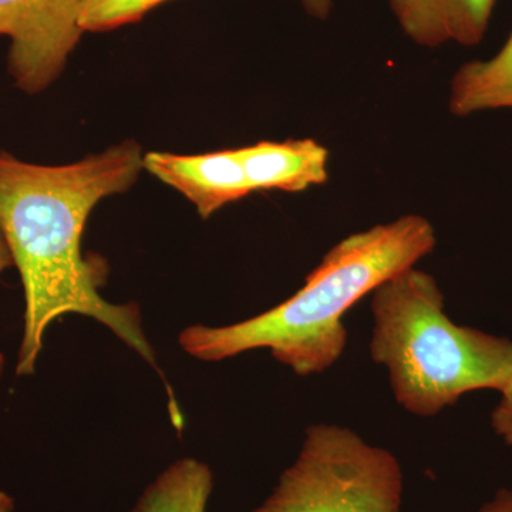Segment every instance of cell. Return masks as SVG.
<instances>
[{"label": "cell", "mask_w": 512, "mask_h": 512, "mask_svg": "<svg viewBox=\"0 0 512 512\" xmlns=\"http://www.w3.org/2000/svg\"><path fill=\"white\" fill-rule=\"evenodd\" d=\"M136 141H124L66 165H39L0 153V231L25 291V329L18 376L35 373L50 323L67 313L103 323L156 365L136 305H114L100 295V264L82 255L84 227L103 198L133 187L143 168Z\"/></svg>", "instance_id": "1"}, {"label": "cell", "mask_w": 512, "mask_h": 512, "mask_svg": "<svg viewBox=\"0 0 512 512\" xmlns=\"http://www.w3.org/2000/svg\"><path fill=\"white\" fill-rule=\"evenodd\" d=\"M436 244L433 225L421 215L357 232L330 249L281 305L234 325L191 326L181 332V348L205 362L268 349L295 375L325 373L348 345L346 312L387 279L416 266Z\"/></svg>", "instance_id": "2"}, {"label": "cell", "mask_w": 512, "mask_h": 512, "mask_svg": "<svg viewBox=\"0 0 512 512\" xmlns=\"http://www.w3.org/2000/svg\"><path fill=\"white\" fill-rule=\"evenodd\" d=\"M370 357L386 367L396 402L436 416L476 390L512 379V340L454 323L433 275L413 268L372 292Z\"/></svg>", "instance_id": "3"}, {"label": "cell", "mask_w": 512, "mask_h": 512, "mask_svg": "<svg viewBox=\"0 0 512 512\" xmlns=\"http://www.w3.org/2000/svg\"><path fill=\"white\" fill-rule=\"evenodd\" d=\"M399 460L338 424H313L301 451L254 512H402Z\"/></svg>", "instance_id": "4"}, {"label": "cell", "mask_w": 512, "mask_h": 512, "mask_svg": "<svg viewBox=\"0 0 512 512\" xmlns=\"http://www.w3.org/2000/svg\"><path fill=\"white\" fill-rule=\"evenodd\" d=\"M83 0H0V36L9 37L8 70L16 87L42 93L79 45Z\"/></svg>", "instance_id": "5"}, {"label": "cell", "mask_w": 512, "mask_h": 512, "mask_svg": "<svg viewBox=\"0 0 512 512\" xmlns=\"http://www.w3.org/2000/svg\"><path fill=\"white\" fill-rule=\"evenodd\" d=\"M143 168L185 195L204 220L225 205L254 194L239 148L197 156L153 151L144 156Z\"/></svg>", "instance_id": "6"}, {"label": "cell", "mask_w": 512, "mask_h": 512, "mask_svg": "<svg viewBox=\"0 0 512 512\" xmlns=\"http://www.w3.org/2000/svg\"><path fill=\"white\" fill-rule=\"evenodd\" d=\"M404 35L417 46L483 42L497 0H387Z\"/></svg>", "instance_id": "7"}, {"label": "cell", "mask_w": 512, "mask_h": 512, "mask_svg": "<svg viewBox=\"0 0 512 512\" xmlns=\"http://www.w3.org/2000/svg\"><path fill=\"white\" fill-rule=\"evenodd\" d=\"M252 192H302L328 181V148L312 138L239 148Z\"/></svg>", "instance_id": "8"}, {"label": "cell", "mask_w": 512, "mask_h": 512, "mask_svg": "<svg viewBox=\"0 0 512 512\" xmlns=\"http://www.w3.org/2000/svg\"><path fill=\"white\" fill-rule=\"evenodd\" d=\"M497 109H512V32L497 55L464 64L451 82L454 116Z\"/></svg>", "instance_id": "9"}, {"label": "cell", "mask_w": 512, "mask_h": 512, "mask_svg": "<svg viewBox=\"0 0 512 512\" xmlns=\"http://www.w3.org/2000/svg\"><path fill=\"white\" fill-rule=\"evenodd\" d=\"M212 488L207 464L181 458L148 485L131 512H207Z\"/></svg>", "instance_id": "10"}, {"label": "cell", "mask_w": 512, "mask_h": 512, "mask_svg": "<svg viewBox=\"0 0 512 512\" xmlns=\"http://www.w3.org/2000/svg\"><path fill=\"white\" fill-rule=\"evenodd\" d=\"M167 0H83L80 26L84 32H110L140 22L144 16ZM312 18L325 20L332 12V0H301Z\"/></svg>", "instance_id": "11"}, {"label": "cell", "mask_w": 512, "mask_h": 512, "mask_svg": "<svg viewBox=\"0 0 512 512\" xmlns=\"http://www.w3.org/2000/svg\"><path fill=\"white\" fill-rule=\"evenodd\" d=\"M498 393L500 402L491 413V427L508 447H512V379Z\"/></svg>", "instance_id": "12"}, {"label": "cell", "mask_w": 512, "mask_h": 512, "mask_svg": "<svg viewBox=\"0 0 512 512\" xmlns=\"http://www.w3.org/2000/svg\"><path fill=\"white\" fill-rule=\"evenodd\" d=\"M477 512H512V488H500Z\"/></svg>", "instance_id": "13"}, {"label": "cell", "mask_w": 512, "mask_h": 512, "mask_svg": "<svg viewBox=\"0 0 512 512\" xmlns=\"http://www.w3.org/2000/svg\"><path fill=\"white\" fill-rule=\"evenodd\" d=\"M10 266H13L12 254H10L8 244H6L2 231H0V274ZM3 366H5V357L0 353V375H2Z\"/></svg>", "instance_id": "14"}, {"label": "cell", "mask_w": 512, "mask_h": 512, "mask_svg": "<svg viewBox=\"0 0 512 512\" xmlns=\"http://www.w3.org/2000/svg\"><path fill=\"white\" fill-rule=\"evenodd\" d=\"M13 508H15L13 498L5 491H0V512H12Z\"/></svg>", "instance_id": "15"}]
</instances>
